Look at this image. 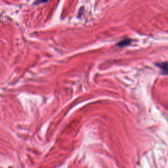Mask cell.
Masks as SVG:
<instances>
[{
    "instance_id": "cell-1",
    "label": "cell",
    "mask_w": 168,
    "mask_h": 168,
    "mask_svg": "<svg viewBox=\"0 0 168 168\" xmlns=\"http://www.w3.org/2000/svg\"><path fill=\"white\" fill-rule=\"evenodd\" d=\"M158 66L164 73L168 74V62H162L160 64H158Z\"/></svg>"
},
{
    "instance_id": "cell-2",
    "label": "cell",
    "mask_w": 168,
    "mask_h": 168,
    "mask_svg": "<svg viewBox=\"0 0 168 168\" xmlns=\"http://www.w3.org/2000/svg\"><path fill=\"white\" fill-rule=\"evenodd\" d=\"M130 41H131V40H124V41H120V43L119 44V45H120V46H125V45H128V44H130Z\"/></svg>"
}]
</instances>
